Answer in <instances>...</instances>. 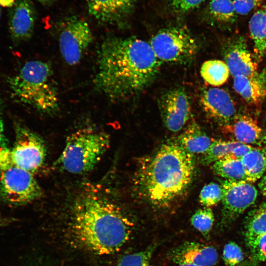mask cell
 Segmentation results:
<instances>
[{
  "instance_id": "obj_17",
  "label": "cell",
  "mask_w": 266,
  "mask_h": 266,
  "mask_svg": "<svg viewBox=\"0 0 266 266\" xmlns=\"http://www.w3.org/2000/svg\"><path fill=\"white\" fill-rule=\"evenodd\" d=\"M225 60L233 77H251L259 73L257 64L242 39L234 41L229 45L225 52Z\"/></svg>"
},
{
  "instance_id": "obj_36",
  "label": "cell",
  "mask_w": 266,
  "mask_h": 266,
  "mask_svg": "<svg viewBox=\"0 0 266 266\" xmlns=\"http://www.w3.org/2000/svg\"><path fill=\"white\" fill-rule=\"evenodd\" d=\"M16 0H0V6L3 7H12Z\"/></svg>"
},
{
  "instance_id": "obj_3",
  "label": "cell",
  "mask_w": 266,
  "mask_h": 266,
  "mask_svg": "<svg viewBox=\"0 0 266 266\" xmlns=\"http://www.w3.org/2000/svg\"><path fill=\"white\" fill-rule=\"evenodd\" d=\"M195 171L193 155L179 145H163L139 167L137 185L152 205L165 207L187 189Z\"/></svg>"
},
{
  "instance_id": "obj_26",
  "label": "cell",
  "mask_w": 266,
  "mask_h": 266,
  "mask_svg": "<svg viewBox=\"0 0 266 266\" xmlns=\"http://www.w3.org/2000/svg\"><path fill=\"white\" fill-rule=\"evenodd\" d=\"M208 11L214 20L221 23L232 22L236 16L233 0H211Z\"/></svg>"
},
{
  "instance_id": "obj_7",
  "label": "cell",
  "mask_w": 266,
  "mask_h": 266,
  "mask_svg": "<svg viewBox=\"0 0 266 266\" xmlns=\"http://www.w3.org/2000/svg\"><path fill=\"white\" fill-rule=\"evenodd\" d=\"M57 26L63 58L69 65L78 64L93 40L88 23L84 19L72 15L62 19Z\"/></svg>"
},
{
  "instance_id": "obj_18",
  "label": "cell",
  "mask_w": 266,
  "mask_h": 266,
  "mask_svg": "<svg viewBox=\"0 0 266 266\" xmlns=\"http://www.w3.org/2000/svg\"><path fill=\"white\" fill-rule=\"evenodd\" d=\"M233 88L248 103L260 104L266 97V70L254 76L233 77Z\"/></svg>"
},
{
  "instance_id": "obj_16",
  "label": "cell",
  "mask_w": 266,
  "mask_h": 266,
  "mask_svg": "<svg viewBox=\"0 0 266 266\" xmlns=\"http://www.w3.org/2000/svg\"><path fill=\"white\" fill-rule=\"evenodd\" d=\"M222 128L233 141L241 143L259 146L266 141L258 122L247 115H236L230 122L223 125Z\"/></svg>"
},
{
  "instance_id": "obj_24",
  "label": "cell",
  "mask_w": 266,
  "mask_h": 266,
  "mask_svg": "<svg viewBox=\"0 0 266 266\" xmlns=\"http://www.w3.org/2000/svg\"><path fill=\"white\" fill-rule=\"evenodd\" d=\"M200 73L206 83L215 87L225 83L230 74L225 62L217 59L205 61L201 66Z\"/></svg>"
},
{
  "instance_id": "obj_25",
  "label": "cell",
  "mask_w": 266,
  "mask_h": 266,
  "mask_svg": "<svg viewBox=\"0 0 266 266\" xmlns=\"http://www.w3.org/2000/svg\"><path fill=\"white\" fill-rule=\"evenodd\" d=\"M240 143L233 140H213L203 154L201 162L205 165L213 164L228 156H232L234 148Z\"/></svg>"
},
{
  "instance_id": "obj_1",
  "label": "cell",
  "mask_w": 266,
  "mask_h": 266,
  "mask_svg": "<svg viewBox=\"0 0 266 266\" xmlns=\"http://www.w3.org/2000/svg\"><path fill=\"white\" fill-rule=\"evenodd\" d=\"M161 65L149 42L134 36H109L98 51L94 86L112 101L127 99L152 83Z\"/></svg>"
},
{
  "instance_id": "obj_40",
  "label": "cell",
  "mask_w": 266,
  "mask_h": 266,
  "mask_svg": "<svg viewBox=\"0 0 266 266\" xmlns=\"http://www.w3.org/2000/svg\"></svg>"
},
{
  "instance_id": "obj_30",
  "label": "cell",
  "mask_w": 266,
  "mask_h": 266,
  "mask_svg": "<svg viewBox=\"0 0 266 266\" xmlns=\"http://www.w3.org/2000/svg\"><path fill=\"white\" fill-rule=\"evenodd\" d=\"M223 259L227 266H235L243 261L244 254L238 245L234 242H230L224 246Z\"/></svg>"
},
{
  "instance_id": "obj_28",
  "label": "cell",
  "mask_w": 266,
  "mask_h": 266,
  "mask_svg": "<svg viewBox=\"0 0 266 266\" xmlns=\"http://www.w3.org/2000/svg\"><path fill=\"white\" fill-rule=\"evenodd\" d=\"M214 221L212 210L210 208L206 207L196 210L191 218V223L193 227L204 236L208 235Z\"/></svg>"
},
{
  "instance_id": "obj_13",
  "label": "cell",
  "mask_w": 266,
  "mask_h": 266,
  "mask_svg": "<svg viewBox=\"0 0 266 266\" xmlns=\"http://www.w3.org/2000/svg\"><path fill=\"white\" fill-rule=\"evenodd\" d=\"M200 103L205 114L223 125L236 115L235 104L230 94L218 88L204 89L200 97Z\"/></svg>"
},
{
  "instance_id": "obj_37",
  "label": "cell",
  "mask_w": 266,
  "mask_h": 266,
  "mask_svg": "<svg viewBox=\"0 0 266 266\" xmlns=\"http://www.w3.org/2000/svg\"><path fill=\"white\" fill-rule=\"evenodd\" d=\"M41 4L44 5H50L58 0H37Z\"/></svg>"
},
{
  "instance_id": "obj_27",
  "label": "cell",
  "mask_w": 266,
  "mask_h": 266,
  "mask_svg": "<svg viewBox=\"0 0 266 266\" xmlns=\"http://www.w3.org/2000/svg\"><path fill=\"white\" fill-rule=\"evenodd\" d=\"M157 246L156 243H152L142 251L125 255L117 266H152V258Z\"/></svg>"
},
{
  "instance_id": "obj_9",
  "label": "cell",
  "mask_w": 266,
  "mask_h": 266,
  "mask_svg": "<svg viewBox=\"0 0 266 266\" xmlns=\"http://www.w3.org/2000/svg\"><path fill=\"white\" fill-rule=\"evenodd\" d=\"M16 140L10 150L12 163L33 174L43 165L46 155L45 143L37 133L26 126L17 123Z\"/></svg>"
},
{
  "instance_id": "obj_39",
  "label": "cell",
  "mask_w": 266,
  "mask_h": 266,
  "mask_svg": "<svg viewBox=\"0 0 266 266\" xmlns=\"http://www.w3.org/2000/svg\"><path fill=\"white\" fill-rule=\"evenodd\" d=\"M0 15H1V9H0Z\"/></svg>"
},
{
  "instance_id": "obj_10",
  "label": "cell",
  "mask_w": 266,
  "mask_h": 266,
  "mask_svg": "<svg viewBox=\"0 0 266 266\" xmlns=\"http://www.w3.org/2000/svg\"><path fill=\"white\" fill-rule=\"evenodd\" d=\"M221 186L223 205L221 224L224 227L255 202L257 190L252 183L244 180H225Z\"/></svg>"
},
{
  "instance_id": "obj_23",
  "label": "cell",
  "mask_w": 266,
  "mask_h": 266,
  "mask_svg": "<svg viewBox=\"0 0 266 266\" xmlns=\"http://www.w3.org/2000/svg\"><path fill=\"white\" fill-rule=\"evenodd\" d=\"M211 169L217 175L227 180L247 181V176L241 159L227 156L212 164Z\"/></svg>"
},
{
  "instance_id": "obj_6",
  "label": "cell",
  "mask_w": 266,
  "mask_h": 266,
  "mask_svg": "<svg viewBox=\"0 0 266 266\" xmlns=\"http://www.w3.org/2000/svg\"><path fill=\"white\" fill-rule=\"evenodd\" d=\"M149 43L161 62L187 63L195 57L199 49L195 37L187 30L179 27L160 30Z\"/></svg>"
},
{
  "instance_id": "obj_38",
  "label": "cell",
  "mask_w": 266,
  "mask_h": 266,
  "mask_svg": "<svg viewBox=\"0 0 266 266\" xmlns=\"http://www.w3.org/2000/svg\"><path fill=\"white\" fill-rule=\"evenodd\" d=\"M178 266H198L190 264H181L178 265Z\"/></svg>"
},
{
  "instance_id": "obj_34",
  "label": "cell",
  "mask_w": 266,
  "mask_h": 266,
  "mask_svg": "<svg viewBox=\"0 0 266 266\" xmlns=\"http://www.w3.org/2000/svg\"><path fill=\"white\" fill-rule=\"evenodd\" d=\"M6 148V139L4 133L3 120L0 115V148Z\"/></svg>"
},
{
  "instance_id": "obj_4",
  "label": "cell",
  "mask_w": 266,
  "mask_h": 266,
  "mask_svg": "<svg viewBox=\"0 0 266 266\" xmlns=\"http://www.w3.org/2000/svg\"><path fill=\"white\" fill-rule=\"evenodd\" d=\"M53 73L49 63L32 60L26 63L7 82L19 102L41 113L53 115L60 109L59 92Z\"/></svg>"
},
{
  "instance_id": "obj_2",
  "label": "cell",
  "mask_w": 266,
  "mask_h": 266,
  "mask_svg": "<svg viewBox=\"0 0 266 266\" xmlns=\"http://www.w3.org/2000/svg\"><path fill=\"white\" fill-rule=\"evenodd\" d=\"M133 224L121 208L102 192L84 190L71 205L69 229L84 249L99 255L118 251L128 241Z\"/></svg>"
},
{
  "instance_id": "obj_32",
  "label": "cell",
  "mask_w": 266,
  "mask_h": 266,
  "mask_svg": "<svg viewBox=\"0 0 266 266\" xmlns=\"http://www.w3.org/2000/svg\"><path fill=\"white\" fill-rule=\"evenodd\" d=\"M263 0H233L235 11L237 14L246 15L259 6Z\"/></svg>"
},
{
  "instance_id": "obj_11",
  "label": "cell",
  "mask_w": 266,
  "mask_h": 266,
  "mask_svg": "<svg viewBox=\"0 0 266 266\" xmlns=\"http://www.w3.org/2000/svg\"><path fill=\"white\" fill-rule=\"evenodd\" d=\"M160 114L170 131H181L191 116L188 95L182 87H175L163 94L158 100Z\"/></svg>"
},
{
  "instance_id": "obj_29",
  "label": "cell",
  "mask_w": 266,
  "mask_h": 266,
  "mask_svg": "<svg viewBox=\"0 0 266 266\" xmlns=\"http://www.w3.org/2000/svg\"><path fill=\"white\" fill-rule=\"evenodd\" d=\"M222 198L221 186L213 182L205 185L199 196L200 204L206 207L216 205L222 200Z\"/></svg>"
},
{
  "instance_id": "obj_33",
  "label": "cell",
  "mask_w": 266,
  "mask_h": 266,
  "mask_svg": "<svg viewBox=\"0 0 266 266\" xmlns=\"http://www.w3.org/2000/svg\"><path fill=\"white\" fill-rule=\"evenodd\" d=\"M204 0H171L172 8L176 12L185 13L200 5Z\"/></svg>"
},
{
  "instance_id": "obj_14",
  "label": "cell",
  "mask_w": 266,
  "mask_h": 266,
  "mask_svg": "<svg viewBox=\"0 0 266 266\" xmlns=\"http://www.w3.org/2000/svg\"><path fill=\"white\" fill-rule=\"evenodd\" d=\"M88 12L99 23L123 26L136 0H85Z\"/></svg>"
},
{
  "instance_id": "obj_8",
  "label": "cell",
  "mask_w": 266,
  "mask_h": 266,
  "mask_svg": "<svg viewBox=\"0 0 266 266\" xmlns=\"http://www.w3.org/2000/svg\"><path fill=\"white\" fill-rule=\"evenodd\" d=\"M0 193L6 201L16 205L29 203L42 195L33 173L13 163L0 168Z\"/></svg>"
},
{
  "instance_id": "obj_22",
  "label": "cell",
  "mask_w": 266,
  "mask_h": 266,
  "mask_svg": "<svg viewBox=\"0 0 266 266\" xmlns=\"http://www.w3.org/2000/svg\"><path fill=\"white\" fill-rule=\"evenodd\" d=\"M247 181L253 183L260 179L266 170V143L255 146L241 159Z\"/></svg>"
},
{
  "instance_id": "obj_12",
  "label": "cell",
  "mask_w": 266,
  "mask_h": 266,
  "mask_svg": "<svg viewBox=\"0 0 266 266\" xmlns=\"http://www.w3.org/2000/svg\"><path fill=\"white\" fill-rule=\"evenodd\" d=\"M36 11L31 0H16L9 13L8 29L15 44L29 40L32 36Z\"/></svg>"
},
{
  "instance_id": "obj_35",
  "label": "cell",
  "mask_w": 266,
  "mask_h": 266,
  "mask_svg": "<svg viewBox=\"0 0 266 266\" xmlns=\"http://www.w3.org/2000/svg\"><path fill=\"white\" fill-rule=\"evenodd\" d=\"M259 187L262 194L266 197V175L260 181Z\"/></svg>"
},
{
  "instance_id": "obj_31",
  "label": "cell",
  "mask_w": 266,
  "mask_h": 266,
  "mask_svg": "<svg viewBox=\"0 0 266 266\" xmlns=\"http://www.w3.org/2000/svg\"><path fill=\"white\" fill-rule=\"evenodd\" d=\"M254 263L266 261V233L250 249Z\"/></svg>"
},
{
  "instance_id": "obj_5",
  "label": "cell",
  "mask_w": 266,
  "mask_h": 266,
  "mask_svg": "<svg viewBox=\"0 0 266 266\" xmlns=\"http://www.w3.org/2000/svg\"><path fill=\"white\" fill-rule=\"evenodd\" d=\"M109 144L108 133L89 128L80 129L68 136L55 166L73 174L88 172L100 161Z\"/></svg>"
},
{
  "instance_id": "obj_15",
  "label": "cell",
  "mask_w": 266,
  "mask_h": 266,
  "mask_svg": "<svg viewBox=\"0 0 266 266\" xmlns=\"http://www.w3.org/2000/svg\"><path fill=\"white\" fill-rule=\"evenodd\" d=\"M169 256L177 265L190 264L198 266H214L218 259L215 248L196 241L181 244L171 251Z\"/></svg>"
},
{
  "instance_id": "obj_20",
  "label": "cell",
  "mask_w": 266,
  "mask_h": 266,
  "mask_svg": "<svg viewBox=\"0 0 266 266\" xmlns=\"http://www.w3.org/2000/svg\"><path fill=\"white\" fill-rule=\"evenodd\" d=\"M266 233V203L260 205L248 215L244 226V236L250 249Z\"/></svg>"
},
{
  "instance_id": "obj_21",
  "label": "cell",
  "mask_w": 266,
  "mask_h": 266,
  "mask_svg": "<svg viewBox=\"0 0 266 266\" xmlns=\"http://www.w3.org/2000/svg\"><path fill=\"white\" fill-rule=\"evenodd\" d=\"M249 29L256 57L261 59L266 53V5L251 17Z\"/></svg>"
},
{
  "instance_id": "obj_19",
  "label": "cell",
  "mask_w": 266,
  "mask_h": 266,
  "mask_svg": "<svg viewBox=\"0 0 266 266\" xmlns=\"http://www.w3.org/2000/svg\"><path fill=\"white\" fill-rule=\"evenodd\" d=\"M179 140V145L193 155L204 154L213 141L194 121L180 134Z\"/></svg>"
}]
</instances>
